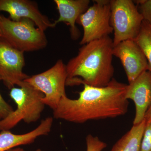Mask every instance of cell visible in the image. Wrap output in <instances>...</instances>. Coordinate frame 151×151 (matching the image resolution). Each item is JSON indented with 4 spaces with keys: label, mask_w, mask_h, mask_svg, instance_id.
<instances>
[{
    "label": "cell",
    "mask_w": 151,
    "mask_h": 151,
    "mask_svg": "<svg viewBox=\"0 0 151 151\" xmlns=\"http://www.w3.org/2000/svg\"><path fill=\"white\" fill-rule=\"evenodd\" d=\"M77 99L66 95L53 111V117L67 122L83 124L92 120L115 118L127 113L129 100L126 98L128 84L113 78L103 87L84 84Z\"/></svg>",
    "instance_id": "6da1fadb"
},
{
    "label": "cell",
    "mask_w": 151,
    "mask_h": 151,
    "mask_svg": "<svg viewBox=\"0 0 151 151\" xmlns=\"http://www.w3.org/2000/svg\"><path fill=\"white\" fill-rule=\"evenodd\" d=\"M113 44L109 36L82 45L66 65V85L107 86L113 78Z\"/></svg>",
    "instance_id": "7a4b0ae2"
},
{
    "label": "cell",
    "mask_w": 151,
    "mask_h": 151,
    "mask_svg": "<svg viewBox=\"0 0 151 151\" xmlns=\"http://www.w3.org/2000/svg\"><path fill=\"white\" fill-rule=\"evenodd\" d=\"M19 86L10 89L9 95L17 109L0 121V131L10 130L22 121L27 124L37 122L44 109L42 92L25 81Z\"/></svg>",
    "instance_id": "3957f363"
},
{
    "label": "cell",
    "mask_w": 151,
    "mask_h": 151,
    "mask_svg": "<svg viewBox=\"0 0 151 151\" xmlns=\"http://www.w3.org/2000/svg\"><path fill=\"white\" fill-rule=\"evenodd\" d=\"M0 37L24 53L40 50L47 45L45 32L28 19L14 21L0 14Z\"/></svg>",
    "instance_id": "277c9868"
},
{
    "label": "cell",
    "mask_w": 151,
    "mask_h": 151,
    "mask_svg": "<svg viewBox=\"0 0 151 151\" xmlns=\"http://www.w3.org/2000/svg\"><path fill=\"white\" fill-rule=\"evenodd\" d=\"M111 24L114 32L113 46L122 42L135 40L144 19L132 0H111Z\"/></svg>",
    "instance_id": "5b68a950"
},
{
    "label": "cell",
    "mask_w": 151,
    "mask_h": 151,
    "mask_svg": "<svg viewBox=\"0 0 151 151\" xmlns=\"http://www.w3.org/2000/svg\"><path fill=\"white\" fill-rule=\"evenodd\" d=\"M67 77L66 65L59 59L48 70L29 76L24 81L43 93L42 103L53 111L62 97L66 95L65 86Z\"/></svg>",
    "instance_id": "8992f818"
},
{
    "label": "cell",
    "mask_w": 151,
    "mask_h": 151,
    "mask_svg": "<svg viewBox=\"0 0 151 151\" xmlns=\"http://www.w3.org/2000/svg\"><path fill=\"white\" fill-rule=\"evenodd\" d=\"M111 16L110 1H94L93 4L79 17L76 22L83 29L80 45L108 36L113 33Z\"/></svg>",
    "instance_id": "52a82bcc"
},
{
    "label": "cell",
    "mask_w": 151,
    "mask_h": 151,
    "mask_svg": "<svg viewBox=\"0 0 151 151\" xmlns=\"http://www.w3.org/2000/svg\"><path fill=\"white\" fill-rule=\"evenodd\" d=\"M24 53L0 37V78L9 89L29 77L24 73Z\"/></svg>",
    "instance_id": "ba28073f"
},
{
    "label": "cell",
    "mask_w": 151,
    "mask_h": 151,
    "mask_svg": "<svg viewBox=\"0 0 151 151\" xmlns=\"http://www.w3.org/2000/svg\"><path fill=\"white\" fill-rule=\"evenodd\" d=\"M113 53L122 63L129 84L148 70L147 58L134 40L124 41L118 44L113 47Z\"/></svg>",
    "instance_id": "9c48e42d"
},
{
    "label": "cell",
    "mask_w": 151,
    "mask_h": 151,
    "mask_svg": "<svg viewBox=\"0 0 151 151\" xmlns=\"http://www.w3.org/2000/svg\"><path fill=\"white\" fill-rule=\"evenodd\" d=\"M2 11L7 12L9 18L14 21L29 19L37 27L44 32L56 25L41 12L36 3L29 0H0V12Z\"/></svg>",
    "instance_id": "30bf717a"
},
{
    "label": "cell",
    "mask_w": 151,
    "mask_h": 151,
    "mask_svg": "<svg viewBox=\"0 0 151 151\" xmlns=\"http://www.w3.org/2000/svg\"><path fill=\"white\" fill-rule=\"evenodd\" d=\"M126 98L133 100L136 113L133 125L144 120L146 113L151 106V72L146 70L128 84Z\"/></svg>",
    "instance_id": "8fae6325"
},
{
    "label": "cell",
    "mask_w": 151,
    "mask_h": 151,
    "mask_svg": "<svg viewBox=\"0 0 151 151\" xmlns=\"http://www.w3.org/2000/svg\"><path fill=\"white\" fill-rule=\"evenodd\" d=\"M53 119L47 117L41 122L35 129L28 133L16 134L9 130H3L0 133V151H7L24 145L33 143L39 137L48 134L51 131Z\"/></svg>",
    "instance_id": "7c38bea8"
},
{
    "label": "cell",
    "mask_w": 151,
    "mask_h": 151,
    "mask_svg": "<svg viewBox=\"0 0 151 151\" xmlns=\"http://www.w3.org/2000/svg\"><path fill=\"white\" fill-rule=\"evenodd\" d=\"M59 13V17L54 22L55 24L63 22L69 26L71 36L77 39L80 32L76 23L79 17L89 8V0H54Z\"/></svg>",
    "instance_id": "4fadbf2b"
},
{
    "label": "cell",
    "mask_w": 151,
    "mask_h": 151,
    "mask_svg": "<svg viewBox=\"0 0 151 151\" xmlns=\"http://www.w3.org/2000/svg\"><path fill=\"white\" fill-rule=\"evenodd\" d=\"M146 121L133 125L131 129L117 141L111 151H140L141 142Z\"/></svg>",
    "instance_id": "5bb4252c"
},
{
    "label": "cell",
    "mask_w": 151,
    "mask_h": 151,
    "mask_svg": "<svg viewBox=\"0 0 151 151\" xmlns=\"http://www.w3.org/2000/svg\"><path fill=\"white\" fill-rule=\"evenodd\" d=\"M145 55L148 70L151 72V24L143 21L139 35L134 40Z\"/></svg>",
    "instance_id": "9a60e30c"
},
{
    "label": "cell",
    "mask_w": 151,
    "mask_h": 151,
    "mask_svg": "<svg viewBox=\"0 0 151 151\" xmlns=\"http://www.w3.org/2000/svg\"><path fill=\"white\" fill-rule=\"evenodd\" d=\"M86 151H102L107 147V144L97 137L87 135L86 139Z\"/></svg>",
    "instance_id": "2e32d148"
},
{
    "label": "cell",
    "mask_w": 151,
    "mask_h": 151,
    "mask_svg": "<svg viewBox=\"0 0 151 151\" xmlns=\"http://www.w3.org/2000/svg\"><path fill=\"white\" fill-rule=\"evenodd\" d=\"M140 151H151V121H146L141 142Z\"/></svg>",
    "instance_id": "e0dca14e"
},
{
    "label": "cell",
    "mask_w": 151,
    "mask_h": 151,
    "mask_svg": "<svg viewBox=\"0 0 151 151\" xmlns=\"http://www.w3.org/2000/svg\"><path fill=\"white\" fill-rule=\"evenodd\" d=\"M139 6L140 11L144 20L151 24V0L134 1Z\"/></svg>",
    "instance_id": "ac0fdd59"
},
{
    "label": "cell",
    "mask_w": 151,
    "mask_h": 151,
    "mask_svg": "<svg viewBox=\"0 0 151 151\" xmlns=\"http://www.w3.org/2000/svg\"><path fill=\"white\" fill-rule=\"evenodd\" d=\"M13 111L12 106L6 102L0 93V119L1 120L5 119Z\"/></svg>",
    "instance_id": "d6986e66"
},
{
    "label": "cell",
    "mask_w": 151,
    "mask_h": 151,
    "mask_svg": "<svg viewBox=\"0 0 151 151\" xmlns=\"http://www.w3.org/2000/svg\"><path fill=\"white\" fill-rule=\"evenodd\" d=\"M145 119L146 121H151V106L146 113Z\"/></svg>",
    "instance_id": "ffe728a7"
},
{
    "label": "cell",
    "mask_w": 151,
    "mask_h": 151,
    "mask_svg": "<svg viewBox=\"0 0 151 151\" xmlns=\"http://www.w3.org/2000/svg\"><path fill=\"white\" fill-rule=\"evenodd\" d=\"M7 151H25L23 149L21 148L20 147H16L14 148L11 149V150H9ZM34 151H41L40 149H38V150H36Z\"/></svg>",
    "instance_id": "44dd1931"
},
{
    "label": "cell",
    "mask_w": 151,
    "mask_h": 151,
    "mask_svg": "<svg viewBox=\"0 0 151 151\" xmlns=\"http://www.w3.org/2000/svg\"><path fill=\"white\" fill-rule=\"evenodd\" d=\"M1 119H0V121H1Z\"/></svg>",
    "instance_id": "7402d4cb"
}]
</instances>
